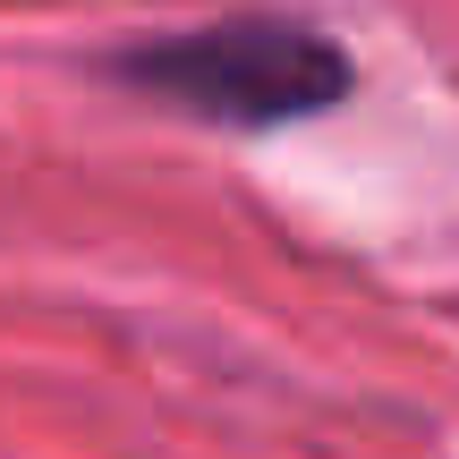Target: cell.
<instances>
[{"label": "cell", "instance_id": "cell-1", "mask_svg": "<svg viewBox=\"0 0 459 459\" xmlns=\"http://www.w3.org/2000/svg\"><path fill=\"white\" fill-rule=\"evenodd\" d=\"M111 77L213 128H298L349 102L358 60L307 17H213L187 34H136L111 51Z\"/></svg>", "mask_w": 459, "mask_h": 459}]
</instances>
